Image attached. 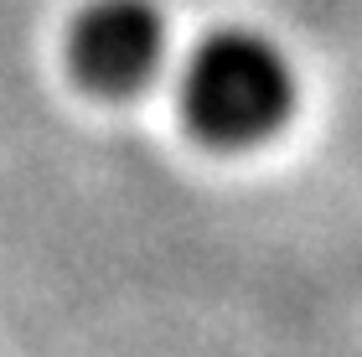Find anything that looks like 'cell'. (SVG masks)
Listing matches in <instances>:
<instances>
[{"instance_id":"obj_2","label":"cell","mask_w":362,"mask_h":357,"mask_svg":"<svg viewBox=\"0 0 362 357\" xmlns=\"http://www.w3.org/2000/svg\"><path fill=\"white\" fill-rule=\"evenodd\" d=\"M73 73L93 93L129 99L151 88L171 52V26L151 0H93L73 26Z\"/></svg>"},{"instance_id":"obj_1","label":"cell","mask_w":362,"mask_h":357,"mask_svg":"<svg viewBox=\"0 0 362 357\" xmlns=\"http://www.w3.org/2000/svg\"><path fill=\"white\" fill-rule=\"evenodd\" d=\"M181 109L197 135L223 151H249L279 135L295 115V68L285 47L243 26L212 31L187 62Z\"/></svg>"}]
</instances>
